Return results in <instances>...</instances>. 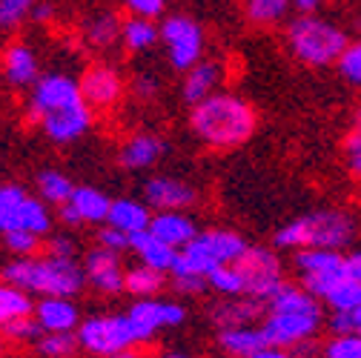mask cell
<instances>
[{"label": "cell", "instance_id": "cell-1", "mask_svg": "<svg viewBox=\"0 0 361 358\" xmlns=\"http://www.w3.org/2000/svg\"><path fill=\"white\" fill-rule=\"evenodd\" d=\"M26 121L55 147H72L83 141L95 126V109L86 104L80 83L63 69L43 72L23 101Z\"/></svg>", "mask_w": 361, "mask_h": 358}, {"label": "cell", "instance_id": "cell-2", "mask_svg": "<svg viewBox=\"0 0 361 358\" xmlns=\"http://www.w3.org/2000/svg\"><path fill=\"white\" fill-rule=\"evenodd\" d=\"M187 126L201 147L212 152H235L258 132V112L244 95L218 89L215 95L190 106Z\"/></svg>", "mask_w": 361, "mask_h": 358}, {"label": "cell", "instance_id": "cell-3", "mask_svg": "<svg viewBox=\"0 0 361 358\" xmlns=\"http://www.w3.org/2000/svg\"><path fill=\"white\" fill-rule=\"evenodd\" d=\"M327 312L324 304L310 290H304L298 281H287L273 298L264 304L261 333L267 338V347H284L298 350L319 338L324 330Z\"/></svg>", "mask_w": 361, "mask_h": 358}, {"label": "cell", "instance_id": "cell-4", "mask_svg": "<svg viewBox=\"0 0 361 358\" xmlns=\"http://www.w3.org/2000/svg\"><path fill=\"white\" fill-rule=\"evenodd\" d=\"M0 278H6L32 298H47V295L78 298L86 290L80 258H63L47 249H40L37 255L29 258H9V264H4V270H0Z\"/></svg>", "mask_w": 361, "mask_h": 358}, {"label": "cell", "instance_id": "cell-5", "mask_svg": "<svg viewBox=\"0 0 361 358\" xmlns=\"http://www.w3.org/2000/svg\"><path fill=\"white\" fill-rule=\"evenodd\" d=\"M358 235V221L350 209L341 206H319L290 218L284 227L276 230V249H344Z\"/></svg>", "mask_w": 361, "mask_h": 358}, {"label": "cell", "instance_id": "cell-6", "mask_svg": "<svg viewBox=\"0 0 361 358\" xmlns=\"http://www.w3.org/2000/svg\"><path fill=\"white\" fill-rule=\"evenodd\" d=\"M284 43L298 63L310 69H327L336 66L338 55L350 43V35L341 23L312 12V15H295L284 23Z\"/></svg>", "mask_w": 361, "mask_h": 358}, {"label": "cell", "instance_id": "cell-7", "mask_svg": "<svg viewBox=\"0 0 361 358\" xmlns=\"http://www.w3.org/2000/svg\"><path fill=\"white\" fill-rule=\"evenodd\" d=\"M247 247H250V241L238 230H230V227L198 230V235L184 249H178V258H175L169 273H187V276H204L207 278L215 266L238 261V255Z\"/></svg>", "mask_w": 361, "mask_h": 358}, {"label": "cell", "instance_id": "cell-8", "mask_svg": "<svg viewBox=\"0 0 361 358\" xmlns=\"http://www.w3.org/2000/svg\"><path fill=\"white\" fill-rule=\"evenodd\" d=\"M52 206L15 181H0V235L6 233H35L47 238L55 230Z\"/></svg>", "mask_w": 361, "mask_h": 358}, {"label": "cell", "instance_id": "cell-9", "mask_svg": "<svg viewBox=\"0 0 361 358\" xmlns=\"http://www.w3.org/2000/svg\"><path fill=\"white\" fill-rule=\"evenodd\" d=\"M161 29V43L164 58L172 72L184 75L190 66L207 58V29L198 18L187 12H166L158 20Z\"/></svg>", "mask_w": 361, "mask_h": 358}, {"label": "cell", "instance_id": "cell-10", "mask_svg": "<svg viewBox=\"0 0 361 358\" xmlns=\"http://www.w3.org/2000/svg\"><path fill=\"white\" fill-rule=\"evenodd\" d=\"M80 352L89 358H121L129 350H141L126 312H95L75 330Z\"/></svg>", "mask_w": 361, "mask_h": 358}, {"label": "cell", "instance_id": "cell-11", "mask_svg": "<svg viewBox=\"0 0 361 358\" xmlns=\"http://www.w3.org/2000/svg\"><path fill=\"white\" fill-rule=\"evenodd\" d=\"M235 273L241 278V290L247 298H255L261 304H267L284 284H287V264L279 255L276 247H261V244H250L238 261H233Z\"/></svg>", "mask_w": 361, "mask_h": 358}, {"label": "cell", "instance_id": "cell-12", "mask_svg": "<svg viewBox=\"0 0 361 358\" xmlns=\"http://www.w3.org/2000/svg\"><path fill=\"white\" fill-rule=\"evenodd\" d=\"M123 312L135 330V338H138L141 350L149 347L152 341H158L164 333L180 330L190 321V307L180 298H166V295L132 298V304Z\"/></svg>", "mask_w": 361, "mask_h": 358}, {"label": "cell", "instance_id": "cell-13", "mask_svg": "<svg viewBox=\"0 0 361 358\" xmlns=\"http://www.w3.org/2000/svg\"><path fill=\"white\" fill-rule=\"evenodd\" d=\"M293 273L304 290L315 298H324L341 278H347V252L344 249H295Z\"/></svg>", "mask_w": 361, "mask_h": 358}, {"label": "cell", "instance_id": "cell-14", "mask_svg": "<svg viewBox=\"0 0 361 358\" xmlns=\"http://www.w3.org/2000/svg\"><path fill=\"white\" fill-rule=\"evenodd\" d=\"M78 83H80V92H83L86 104L92 106L95 112H112V109H118L121 101H123L126 92H129L126 75H123L115 63H109V61L89 63V66L80 72Z\"/></svg>", "mask_w": 361, "mask_h": 358}, {"label": "cell", "instance_id": "cell-15", "mask_svg": "<svg viewBox=\"0 0 361 358\" xmlns=\"http://www.w3.org/2000/svg\"><path fill=\"white\" fill-rule=\"evenodd\" d=\"M141 192L152 212H192L201 204V190L180 175L155 172L144 181Z\"/></svg>", "mask_w": 361, "mask_h": 358}, {"label": "cell", "instance_id": "cell-16", "mask_svg": "<svg viewBox=\"0 0 361 358\" xmlns=\"http://www.w3.org/2000/svg\"><path fill=\"white\" fill-rule=\"evenodd\" d=\"M83 276H86V290H92L98 298H118L123 295L126 284V264L121 252H112L106 247H92L80 255Z\"/></svg>", "mask_w": 361, "mask_h": 358}, {"label": "cell", "instance_id": "cell-17", "mask_svg": "<svg viewBox=\"0 0 361 358\" xmlns=\"http://www.w3.org/2000/svg\"><path fill=\"white\" fill-rule=\"evenodd\" d=\"M43 75L40 52L23 37H12L0 47V80L12 92H29Z\"/></svg>", "mask_w": 361, "mask_h": 358}, {"label": "cell", "instance_id": "cell-18", "mask_svg": "<svg viewBox=\"0 0 361 358\" xmlns=\"http://www.w3.org/2000/svg\"><path fill=\"white\" fill-rule=\"evenodd\" d=\"M112 198L92 184H75L72 195L66 204L58 206V221L66 230H80V227H104L109 218Z\"/></svg>", "mask_w": 361, "mask_h": 358}, {"label": "cell", "instance_id": "cell-19", "mask_svg": "<svg viewBox=\"0 0 361 358\" xmlns=\"http://www.w3.org/2000/svg\"><path fill=\"white\" fill-rule=\"evenodd\" d=\"M166 152H169V144L164 135L141 129V132H132V135H126L121 141L115 161L123 172H149L166 158Z\"/></svg>", "mask_w": 361, "mask_h": 358}, {"label": "cell", "instance_id": "cell-20", "mask_svg": "<svg viewBox=\"0 0 361 358\" xmlns=\"http://www.w3.org/2000/svg\"><path fill=\"white\" fill-rule=\"evenodd\" d=\"M204 319L215 333L233 330V327H250V324H261L264 304L247 295H215L204 309Z\"/></svg>", "mask_w": 361, "mask_h": 358}, {"label": "cell", "instance_id": "cell-21", "mask_svg": "<svg viewBox=\"0 0 361 358\" xmlns=\"http://www.w3.org/2000/svg\"><path fill=\"white\" fill-rule=\"evenodd\" d=\"M224 78H227V69H224L221 61L215 58H204L195 66H190L184 75H180L178 83V95L187 106H195L198 101L215 95L218 89H224Z\"/></svg>", "mask_w": 361, "mask_h": 358}, {"label": "cell", "instance_id": "cell-22", "mask_svg": "<svg viewBox=\"0 0 361 358\" xmlns=\"http://www.w3.org/2000/svg\"><path fill=\"white\" fill-rule=\"evenodd\" d=\"M32 316L37 319L43 333H75L83 321L80 307L75 298L66 295H47V298H35Z\"/></svg>", "mask_w": 361, "mask_h": 358}, {"label": "cell", "instance_id": "cell-23", "mask_svg": "<svg viewBox=\"0 0 361 358\" xmlns=\"http://www.w3.org/2000/svg\"><path fill=\"white\" fill-rule=\"evenodd\" d=\"M121 26L123 18L112 9H95L80 20V40L92 52H112L121 47Z\"/></svg>", "mask_w": 361, "mask_h": 358}, {"label": "cell", "instance_id": "cell-24", "mask_svg": "<svg viewBox=\"0 0 361 358\" xmlns=\"http://www.w3.org/2000/svg\"><path fill=\"white\" fill-rule=\"evenodd\" d=\"M149 221H152V209L144 198H132V195H121V198H112V206H109V218L106 223L115 230H121L123 235L135 238L149 230Z\"/></svg>", "mask_w": 361, "mask_h": 358}, {"label": "cell", "instance_id": "cell-25", "mask_svg": "<svg viewBox=\"0 0 361 358\" xmlns=\"http://www.w3.org/2000/svg\"><path fill=\"white\" fill-rule=\"evenodd\" d=\"M149 233L175 249H184L198 235V223L190 212H152Z\"/></svg>", "mask_w": 361, "mask_h": 358}, {"label": "cell", "instance_id": "cell-26", "mask_svg": "<svg viewBox=\"0 0 361 358\" xmlns=\"http://www.w3.org/2000/svg\"><path fill=\"white\" fill-rule=\"evenodd\" d=\"M161 43L158 20L141 18V15H126L121 26V49L126 55H147Z\"/></svg>", "mask_w": 361, "mask_h": 358}, {"label": "cell", "instance_id": "cell-27", "mask_svg": "<svg viewBox=\"0 0 361 358\" xmlns=\"http://www.w3.org/2000/svg\"><path fill=\"white\" fill-rule=\"evenodd\" d=\"M166 287H169V273L147 266L141 261L126 266L123 295H129V298H155V295H164Z\"/></svg>", "mask_w": 361, "mask_h": 358}, {"label": "cell", "instance_id": "cell-28", "mask_svg": "<svg viewBox=\"0 0 361 358\" xmlns=\"http://www.w3.org/2000/svg\"><path fill=\"white\" fill-rule=\"evenodd\" d=\"M215 344L227 358H250L252 352L267 347V338L261 333V324H250V327H233V330L215 333Z\"/></svg>", "mask_w": 361, "mask_h": 358}, {"label": "cell", "instance_id": "cell-29", "mask_svg": "<svg viewBox=\"0 0 361 358\" xmlns=\"http://www.w3.org/2000/svg\"><path fill=\"white\" fill-rule=\"evenodd\" d=\"M32 187H35V195L37 198H43L52 209H58L61 204L69 201V195L75 190V181H72V178L63 169H58V166H43V169L35 172Z\"/></svg>", "mask_w": 361, "mask_h": 358}, {"label": "cell", "instance_id": "cell-30", "mask_svg": "<svg viewBox=\"0 0 361 358\" xmlns=\"http://www.w3.org/2000/svg\"><path fill=\"white\" fill-rule=\"evenodd\" d=\"M129 252L135 255V261H141V264H147V266H155V270H164V273L172 270V264H175V258H178V249L169 247L166 241L155 238L149 230L132 238V249H129Z\"/></svg>", "mask_w": 361, "mask_h": 358}, {"label": "cell", "instance_id": "cell-31", "mask_svg": "<svg viewBox=\"0 0 361 358\" xmlns=\"http://www.w3.org/2000/svg\"><path fill=\"white\" fill-rule=\"evenodd\" d=\"M241 12L247 23L258 29H273L290 20L293 15V0H241Z\"/></svg>", "mask_w": 361, "mask_h": 358}, {"label": "cell", "instance_id": "cell-32", "mask_svg": "<svg viewBox=\"0 0 361 358\" xmlns=\"http://www.w3.org/2000/svg\"><path fill=\"white\" fill-rule=\"evenodd\" d=\"M32 309H35V298L29 292L18 290L6 278H0V330L20 316H29Z\"/></svg>", "mask_w": 361, "mask_h": 358}, {"label": "cell", "instance_id": "cell-33", "mask_svg": "<svg viewBox=\"0 0 361 358\" xmlns=\"http://www.w3.org/2000/svg\"><path fill=\"white\" fill-rule=\"evenodd\" d=\"M32 352L37 358H78V355H83L78 333H43L35 341Z\"/></svg>", "mask_w": 361, "mask_h": 358}, {"label": "cell", "instance_id": "cell-34", "mask_svg": "<svg viewBox=\"0 0 361 358\" xmlns=\"http://www.w3.org/2000/svg\"><path fill=\"white\" fill-rule=\"evenodd\" d=\"M40 0H0V35H18L32 23Z\"/></svg>", "mask_w": 361, "mask_h": 358}, {"label": "cell", "instance_id": "cell-35", "mask_svg": "<svg viewBox=\"0 0 361 358\" xmlns=\"http://www.w3.org/2000/svg\"><path fill=\"white\" fill-rule=\"evenodd\" d=\"M322 304H324L330 312H355V309L361 307V281L353 278V276L341 278V281L322 298Z\"/></svg>", "mask_w": 361, "mask_h": 358}, {"label": "cell", "instance_id": "cell-36", "mask_svg": "<svg viewBox=\"0 0 361 358\" xmlns=\"http://www.w3.org/2000/svg\"><path fill=\"white\" fill-rule=\"evenodd\" d=\"M4 338L9 341V344H15V347H35V341L43 335V330H40V324H37V319L32 316H20V319H15V321H9L4 330Z\"/></svg>", "mask_w": 361, "mask_h": 358}, {"label": "cell", "instance_id": "cell-37", "mask_svg": "<svg viewBox=\"0 0 361 358\" xmlns=\"http://www.w3.org/2000/svg\"><path fill=\"white\" fill-rule=\"evenodd\" d=\"M319 358H361V333L330 335L319 344Z\"/></svg>", "mask_w": 361, "mask_h": 358}, {"label": "cell", "instance_id": "cell-38", "mask_svg": "<svg viewBox=\"0 0 361 358\" xmlns=\"http://www.w3.org/2000/svg\"><path fill=\"white\" fill-rule=\"evenodd\" d=\"M43 241L47 238H40L35 233H6V235H0V247L6 249L9 258H29V255H37L43 249Z\"/></svg>", "mask_w": 361, "mask_h": 358}, {"label": "cell", "instance_id": "cell-39", "mask_svg": "<svg viewBox=\"0 0 361 358\" xmlns=\"http://www.w3.org/2000/svg\"><path fill=\"white\" fill-rule=\"evenodd\" d=\"M207 287H209L212 295H244L241 278H238V273H235L233 264L215 266V270L207 276Z\"/></svg>", "mask_w": 361, "mask_h": 358}, {"label": "cell", "instance_id": "cell-40", "mask_svg": "<svg viewBox=\"0 0 361 358\" xmlns=\"http://www.w3.org/2000/svg\"><path fill=\"white\" fill-rule=\"evenodd\" d=\"M336 69L341 75L344 83L350 86H361V40H350L344 52L336 61Z\"/></svg>", "mask_w": 361, "mask_h": 358}, {"label": "cell", "instance_id": "cell-41", "mask_svg": "<svg viewBox=\"0 0 361 358\" xmlns=\"http://www.w3.org/2000/svg\"><path fill=\"white\" fill-rule=\"evenodd\" d=\"M161 92H164V86H161V78L155 72H138L129 80V95L138 104H152L161 98Z\"/></svg>", "mask_w": 361, "mask_h": 358}, {"label": "cell", "instance_id": "cell-42", "mask_svg": "<svg viewBox=\"0 0 361 358\" xmlns=\"http://www.w3.org/2000/svg\"><path fill=\"white\" fill-rule=\"evenodd\" d=\"M43 249L47 252H52V255H63V258H80L83 252H80V244H78V238L72 235V230H61V233H49L47 235V241H43Z\"/></svg>", "mask_w": 361, "mask_h": 358}, {"label": "cell", "instance_id": "cell-43", "mask_svg": "<svg viewBox=\"0 0 361 358\" xmlns=\"http://www.w3.org/2000/svg\"><path fill=\"white\" fill-rule=\"evenodd\" d=\"M341 155H344V166L353 181H361V132L353 129L341 141Z\"/></svg>", "mask_w": 361, "mask_h": 358}, {"label": "cell", "instance_id": "cell-44", "mask_svg": "<svg viewBox=\"0 0 361 358\" xmlns=\"http://www.w3.org/2000/svg\"><path fill=\"white\" fill-rule=\"evenodd\" d=\"M95 244H98V247H106V249H112V252H121V255H126V252L132 249V238L123 235L121 230L109 227V223L98 227V233H95Z\"/></svg>", "mask_w": 361, "mask_h": 358}, {"label": "cell", "instance_id": "cell-45", "mask_svg": "<svg viewBox=\"0 0 361 358\" xmlns=\"http://www.w3.org/2000/svg\"><path fill=\"white\" fill-rule=\"evenodd\" d=\"M123 9L129 15H141V18H152L161 20L169 9V0H123Z\"/></svg>", "mask_w": 361, "mask_h": 358}, {"label": "cell", "instance_id": "cell-46", "mask_svg": "<svg viewBox=\"0 0 361 358\" xmlns=\"http://www.w3.org/2000/svg\"><path fill=\"white\" fill-rule=\"evenodd\" d=\"M324 327L330 330V335H344V333H355V321L353 312H327Z\"/></svg>", "mask_w": 361, "mask_h": 358}, {"label": "cell", "instance_id": "cell-47", "mask_svg": "<svg viewBox=\"0 0 361 358\" xmlns=\"http://www.w3.org/2000/svg\"><path fill=\"white\" fill-rule=\"evenodd\" d=\"M250 358H301L295 350H284V347H264L258 352H252Z\"/></svg>", "mask_w": 361, "mask_h": 358}, {"label": "cell", "instance_id": "cell-48", "mask_svg": "<svg viewBox=\"0 0 361 358\" xmlns=\"http://www.w3.org/2000/svg\"><path fill=\"white\" fill-rule=\"evenodd\" d=\"M141 358H195L187 350H178V347H166V350H155V352H144Z\"/></svg>", "mask_w": 361, "mask_h": 358}, {"label": "cell", "instance_id": "cell-49", "mask_svg": "<svg viewBox=\"0 0 361 358\" xmlns=\"http://www.w3.org/2000/svg\"><path fill=\"white\" fill-rule=\"evenodd\" d=\"M324 4H327V0H293V9L298 15H312V12H319Z\"/></svg>", "mask_w": 361, "mask_h": 358}, {"label": "cell", "instance_id": "cell-50", "mask_svg": "<svg viewBox=\"0 0 361 358\" xmlns=\"http://www.w3.org/2000/svg\"><path fill=\"white\" fill-rule=\"evenodd\" d=\"M52 15H55V6L49 4V0H40L37 9H35L32 23H47V20H52Z\"/></svg>", "mask_w": 361, "mask_h": 358}, {"label": "cell", "instance_id": "cell-51", "mask_svg": "<svg viewBox=\"0 0 361 358\" xmlns=\"http://www.w3.org/2000/svg\"><path fill=\"white\" fill-rule=\"evenodd\" d=\"M347 273H350L353 278H358V281H361V249L347 252Z\"/></svg>", "mask_w": 361, "mask_h": 358}, {"label": "cell", "instance_id": "cell-52", "mask_svg": "<svg viewBox=\"0 0 361 358\" xmlns=\"http://www.w3.org/2000/svg\"><path fill=\"white\" fill-rule=\"evenodd\" d=\"M6 352H9V341L4 338V333H0V358H6Z\"/></svg>", "mask_w": 361, "mask_h": 358}, {"label": "cell", "instance_id": "cell-53", "mask_svg": "<svg viewBox=\"0 0 361 358\" xmlns=\"http://www.w3.org/2000/svg\"><path fill=\"white\" fill-rule=\"evenodd\" d=\"M353 321H355V333H361V307L353 312Z\"/></svg>", "mask_w": 361, "mask_h": 358}, {"label": "cell", "instance_id": "cell-54", "mask_svg": "<svg viewBox=\"0 0 361 358\" xmlns=\"http://www.w3.org/2000/svg\"><path fill=\"white\" fill-rule=\"evenodd\" d=\"M353 129H358V132H361V109L355 112V121H353Z\"/></svg>", "mask_w": 361, "mask_h": 358}]
</instances>
